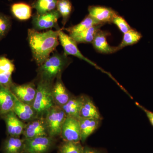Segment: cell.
<instances>
[{
  "label": "cell",
  "instance_id": "6da1fadb",
  "mask_svg": "<svg viewBox=\"0 0 153 153\" xmlns=\"http://www.w3.org/2000/svg\"><path fill=\"white\" fill-rule=\"evenodd\" d=\"M58 30L40 32L33 29L28 30V42L33 59L38 66L50 57L59 45Z\"/></svg>",
  "mask_w": 153,
  "mask_h": 153
},
{
  "label": "cell",
  "instance_id": "7a4b0ae2",
  "mask_svg": "<svg viewBox=\"0 0 153 153\" xmlns=\"http://www.w3.org/2000/svg\"><path fill=\"white\" fill-rule=\"evenodd\" d=\"M72 60L68 56L56 52L38 66L39 80L54 83L55 79L61 76L62 72L71 63Z\"/></svg>",
  "mask_w": 153,
  "mask_h": 153
},
{
  "label": "cell",
  "instance_id": "3957f363",
  "mask_svg": "<svg viewBox=\"0 0 153 153\" xmlns=\"http://www.w3.org/2000/svg\"><path fill=\"white\" fill-rule=\"evenodd\" d=\"M54 83L39 80L37 85L36 97L33 105L38 117H43L55 105L52 95Z\"/></svg>",
  "mask_w": 153,
  "mask_h": 153
},
{
  "label": "cell",
  "instance_id": "277c9868",
  "mask_svg": "<svg viewBox=\"0 0 153 153\" xmlns=\"http://www.w3.org/2000/svg\"><path fill=\"white\" fill-rule=\"evenodd\" d=\"M66 117L62 108L57 105H53L47 111L45 119L49 136L53 138L61 134Z\"/></svg>",
  "mask_w": 153,
  "mask_h": 153
},
{
  "label": "cell",
  "instance_id": "5b68a950",
  "mask_svg": "<svg viewBox=\"0 0 153 153\" xmlns=\"http://www.w3.org/2000/svg\"><path fill=\"white\" fill-rule=\"evenodd\" d=\"M58 39L61 46L63 47L65 55L67 56L72 55L81 60H84L92 66H95V68L103 71V70L99 68L96 64L83 56L78 49L77 44L76 41L69 35L64 33L63 31V29H61L58 30Z\"/></svg>",
  "mask_w": 153,
  "mask_h": 153
},
{
  "label": "cell",
  "instance_id": "8992f818",
  "mask_svg": "<svg viewBox=\"0 0 153 153\" xmlns=\"http://www.w3.org/2000/svg\"><path fill=\"white\" fill-rule=\"evenodd\" d=\"M60 17L57 10L41 15L36 13L32 20L33 29L39 31L55 28L56 30H60L57 22Z\"/></svg>",
  "mask_w": 153,
  "mask_h": 153
},
{
  "label": "cell",
  "instance_id": "52a82bcc",
  "mask_svg": "<svg viewBox=\"0 0 153 153\" xmlns=\"http://www.w3.org/2000/svg\"><path fill=\"white\" fill-rule=\"evenodd\" d=\"M10 90L19 101L33 106L37 91V87L33 82L20 85L13 84Z\"/></svg>",
  "mask_w": 153,
  "mask_h": 153
},
{
  "label": "cell",
  "instance_id": "ba28073f",
  "mask_svg": "<svg viewBox=\"0 0 153 153\" xmlns=\"http://www.w3.org/2000/svg\"><path fill=\"white\" fill-rule=\"evenodd\" d=\"M60 135L64 141L79 142L81 137L78 119L67 117L62 126Z\"/></svg>",
  "mask_w": 153,
  "mask_h": 153
},
{
  "label": "cell",
  "instance_id": "9c48e42d",
  "mask_svg": "<svg viewBox=\"0 0 153 153\" xmlns=\"http://www.w3.org/2000/svg\"><path fill=\"white\" fill-rule=\"evenodd\" d=\"M52 143V138L47 136L26 139L24 149L27 153H45L49 150Z\"/></svg>",
  "mask_w": 153,
  "mask_h": 153
},
{
  "label": "cell",
  "instance_id": "30bf717a",
  "mask_svg": "<svg viewBox=\"0 0 153 153\" xmlns=\"http://www.w3.org/2000/svg\"><path fill=\"white\" fill-rule=\"evenodd\" d=\"M23 134L26 139L48 135L45 117H37L25 126Z\"/></svg>",
  "mask_w": 153,
  "mask_h": 153
},
{
  "label": "cell",
  "instance_id": "8fae6325",
  "mask_svg": "<svg viewBox=\"0 0 153 153\" xmlns=\"http://www.w3.org/2000/svg\"><path fill=\"white\" fill-rule=\"evenodd\" d=\"M88 11L89 16L103 25L112 23L113 19L118 15L114 10L104 6H89Z\"/></svg>",
  "mask_w": 153,
  "mask_h": 153
},
{
  "label": "cell",
  "instance_id": "7c38bea8",
  "mask_svg": "<svg viewBox=\"0 0 153 153\" xmlns=\"http://www.w3.org/2000/svg\"><path fill=\"white\" fill-rule=\"evenodd\" d=\"M52 95L54 105L62 107L72 97L66 89L61 79L58 76L54 83L52 89Z\"/></svg>",
  "mask_w": 153,
  "mask_h": 153
},
{
  "label": "cell",
  "instance_id": "4fadbf2b",
  "mask_svg": "<svg viewBox=\"0 0 153 153\" xmlns=\"http://www.w3.org/2000/svg\"><path fill=\"white\" fill-rule=\"evenodd\" d=\"M110 35L108 31L105 30H100L97 33L92 42L97 52L102 54H110L118 51L117 47H111L107 41V37Z\"/></svg>",
  "mask_w": 153,
  "mask_h": 153
},
{
  "label": "cell",
  "instance_id": "5bb4252c",
  "mask_svg": "<svg viewBox=\"0 0 153 153\" xmlns=\"http://www.w3.org/2000/svg\"><path fill=\"white\" fill-rule=\"evenodd\" d=\"M16 97L9 88L0 84V115L13 111Z\"/></svg>",
  "mask_w": 153,
  "mask_h": 153
},
{
  "label": "cell",
  "instance_id": "9a60e30c",
  "mask_svg": "<svg viewBox=\"0 0 153 153\" xmlns=\"http://www.w3.org/2000/svg\"><path fill=\"white\" fill-rule=\"evenodd\" d=\"M5 121L7 131L11 137H19L23 134L25 126L13 111L3 116Z\"/></svg>",
  "mask_w": 153,
  "mask_h": 153
},
{
  "label": "cell",
  "instance_id": "2e32d148",
  "mask_svg": "<svg viewBox=\"0 0 153 153\" xmlns=\"http://www.w3.org/2000/svg\"><path fill=\"white\" fill-rule=\"evenodd\" d=\"M85 95L72 97L68 102L62 107L66 116L78 119Z\"/></svg>",
  "mask_w": 153,
  "mask_h": 153
},
{
  "label": "cell",
  "instance_id": "e0dca14e",
  "mask_svg": "<svg viewBox=\"0 0 153 153\" xmlns=\"http://www.w3.org/2000/svg\"><path fill=\"white\" fill-rule=\"evenodd\" d=\"M13 111L21 120L31 121L38 117L33 106L16 99Z\"/></svg>",
  "mask_w": 153,
  "mask_h": 153
},
{
  "label": "cell",
  "instance_id": "ac0fdd59",
  "mask_svg": "<svg viewBox=\"0 0 153 153\" xmlns=\"http://www.w3.org/2000/svg\"><path fill=\"white\" fill-rule=\"evenodd\" d=\"M79 117L100 120H102L99 111L92 100L87 96L85 95L84 97V101L79 114Z\"/></svg>",
  "mask_w": 153,
  "mask_h": 153
},
{
  "label": "cell",
  "instance_id": "d6986e66",
  "mask_svg": "<svg viewBox=\"0 0 153 153\" xmlns=\"http://www.w3.org/2000/svg\"><path fill=\"white\" fill-rule=\"evenodd\" d=\"M78 120L81 132V140L83 142L98 128L100 120L81 117H79Z\"/></svg>",
  "mask_w": 153,
  "mask_h": 153
},
{
  "label": "cell",
  "instance_id": "ffe728a7",
  "mask_svg": "<svg viewBox=\"0 0 153 153\" xmlns=\"http://www.w3.org/2000/svg\"><path fill=\"white\" fill-rule=\"evenodd\" d=\"M11 11L14 17L20 21L29 20L32 16L31 6L25 3H16L11 7Z\"/></svg>",
  "mask_w": 153,
  "mask_h": 153
},
{
  "label": "cell",
  "instance_id": "44dd1931",
  "mask_svg": "<svg viewBox=\"0 0 153 153\" xmlns=\"http://www.w3.org/2000/svg\"><path fill=\"white\" fill-rule=\"evenodd\" d=\"M103 25H95L85 31L69 36L73 38L77 44L92 43L97 33L100 30V28Z\"/></svg>",
  "mask_w": 153,
  "mask_h": 153
},
{
  "label": "cell",
  "instance_id": "7402d4cb",
  "mask_svg": "<svg viewBox=\"0 0 153 153\" xmlns=\"http://www.w3.org/2000/svg\"><path fill=\"white\" fill-rule=\"evenodd\" d=\"M102 24H100L95 19L88 15L79 24L66 28L65 30L68 32L69 36H70L85 31L94 26Z\"/></svg>",
  "mask_w": 153,
  "mask_h": 153
},
{
  "label": "cell",
  "instance_id": "603a6c76",
  "mask_svg": "<svg viewBox=\"0 0 153 153\" xmlns=\"http://www.w3.org/2000/svg\"><path fill=\"white\" fill-rule=\"evenodd\" d=\"M123 34V38L121 42L117 47L118 51L125 47L137 44L142 38L141 33L133 29Z\"/></svg>",
  "mask_w": 153,
  "mask_h": 153
},
{
  "label": "cell",
  "instance_id": "cb8c5ba5",
  "mask_svg": "<svg viewBox=\"0 0 153 153\" xmlns=\"http://www.w3.org/2000/svg\"><path fill=\"white\" fill-rule=\"evenodd\" d=\"M56 8L62 17V24L64 27L72 12V4L69 0H57Z\"/></svg>",
  "mask_w": 153,
  "mask_h": 153
},
{
  "label": "cell",
  "instance_id": "d4e9b609",
  "mask_svg": "<svg viewBox=\"0 0 153 153\" xmlns=\"http://www.w3.org/2000/svg\"><path fill=\"white\" fill-rule=\"evenodd\" d=\"M57 0H37L33 7L38 14H44L54 10L56 8Z\"/></svg>",
  "mask_w": 153,
  "mask_h": 153
},
{
  "label": "cell",
  "instance_id": "484cf974",
  "mask_svg": "<svg viewBox=\"0 0 153 153\" xmlns=\"http://www.w3.org/2000/svg\"><path fill=\"white\" fill-rule=\"evenodd\" d=\"M25 140L19 137H10L6 141L4 145L6 153H19L24 149Z\"/></svg>",
  "mask_w": 153,
  "mask_h": 153
},
{
  "label": "cell",
  "instance_id": "4316f807",
  "mask_svg": "<svg viewBox=\"0 0 153 153\" xmlns=\"http://www.w3.org/2000/svg\"><path fill=\"white\" fill-rule=\"evenodd\" d=\"M83 150L80 143L64 141L59 148V153H82Z\"/></svg>",
  "mask_w": 153,
  "mask_h": 153
},
{
  "label": "cell",
  "instance_id": "83f0119b",
  "mask_svg": "<svg viewBox=\"0 0 153 153\" xmlns=\"http://www.w3.org/2000/svg\"><path fill=\"white\" fill-rule=\"evenodd\" d=\"M11 26L10 18L0 13V41L8 33Z\"/></svg>",
  "mask_w": 153,
  "mask_h": 153
},
{
  "label": "cell",
  "instance_id": "f1b7e54d",
  "mask_svg": "<svg viewBox=\"0 0 153 153\" xmlns=\"http://www.w3.org/2000/svg\"><path fill=\"white\" fill-rule=\"evenodd\" d=\"M15 69L12 61L5 57H0V74L12 75Z\"/></svg>",
  "mask_w": 153,
  "mask_h": 153
},
{
  "label": "cell",
  "instance_id": "f546056e",
  "mask_svg": "<svg viewBox=\"0 0 153 153\" xmlns=\"http://www.w3.org/2000/svg\"><path fill=\"white\" fill-rule=\"evenodd\" d=\"M112 23L116 25L120 30L123 34L127 33L132 29L123 17L117 15L113 19Z\"/></svg>",
  "mask_w": 153,
  "mask_h": 153
},
{
  "label": "cell",
  "instance_id": "4dcf8cb0",
  "mask_svg": "<svg viewBox=\"0 0 153 153\" xmlns=\"http://www.w3.org/2000/svg\"><path fill=\"white\" fill-rule=\"evenodd\" d=\"M136 104L137 106H138L141 109L143 110L144 111L145 113L146 114L147 117L149 119V120L151 124L153 126V112L146 109V108L138 103L137 102H136Z\"/></svg>",
  "mask_w": 153,
  "mask_h": 153
},
{
  "label": "cell",
  "instance_id": "1f68e13d",
  "mask_svg": "<svg viewBox=\"0 0 153 153\" xmlns=\"http://www.w3.org/2000/svg\"><path fill=\"white\" fill-rule=\"evenodd\" d=\"M82 153H100L97 150L95 149H92L89 147L84 148V150H83Z\"/></svg>",
  "mask_w": 153,
  "mask_h": 153
},
{
  "label": "cell",
  "instance_id": "d6a6232c",
  "mask_svg": "<svg viewBox=\"0 0 153 153\" xmlns=\"http://www.w3.org/2000/svg\"><path fill=\"white\" fill-rule=\"evenodd\" d=\"M9 1H10V0H9Z\"/></svg>",
  "mask_w": 153,
  "mask_h": 153
}]
</instances>
